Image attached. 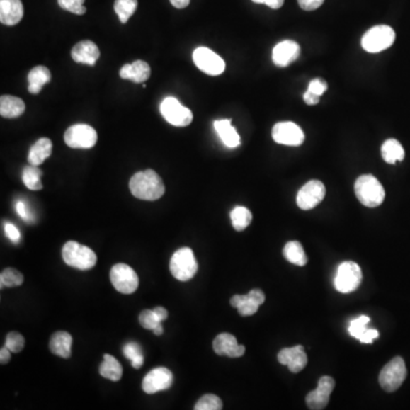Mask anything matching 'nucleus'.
<instances>
[{
    "instance_id": "obj_32",
    "label": "nucleus",
    "mask_w": 410,
    "mask_h": 410,
    "mask_svg": "<svg viewBox=\"0 0 410 410\" xmlns=\"http://www.w3.org/2000/svg\"><path fill=\"white\" fill-rule=\"evenodd\" d=\"M41 176L42 172L38 166H31L24 168L22 173V181L24 185L31 190H40L42 189V183H41Z\"/></svg>"
},
{
    "instance_id": "obj_12",
    "label": "nucleus",
    "mask_w": 410,
    "mask_h": 410,
    "mask_svg": "<svg viewBox=\"0 0 410 410\" xmlns=\"http://www.w3.org/2000/svg\"><path fill=\"white\" fill-rule=\"evenodd\" d=\"M326 195L325 185L319 181H310L303 185L297 195V207L304 211L314 209L321 203Z\"/></svg>"
},
{
    "instance_id": "obj_49",
    "label": "nucleus",
    "mask_w": 410,
    "mask_h": 410,
    "mask_svg": "<svg viewBox=\"0 0 410 410\" xmlns=\"http://www.w3.org/2000/svg\"><path fill=\"white\" fill-rule=\"evenodd\" d=\"M155 314H156L157 318L160 319V321H163V320H166L168 318V310L166 309L163 308V307H156L154 309Z\"/></svg>"
},
{
    "instance_id": "obj_34",
    "label": "nucleus",
    "mask_w": 410,
    "mask_h": 410,
    "mask_svg": "<svg viewBox=\"0 0 410 410\" xmlns=\"http://www.w3.org/2000/svg\"><path fill=\"white\" fill-rule=\"evenodd\" d=\"M24 277L20 271L14 268H7L0 275V285L3 287H16L23 284Z\"/></svg>"
},
{
    "instance_id": "obj_48",
    "label": "nucleus",
    "mask_w": 410,
    "mask_h": 410,
    "mask_svg": "<svg viewBox=\"0 0 410 410\" xmlns=\"http://www.w3.org/2000/svg\"><path fill=\"white\" fill-rule=\"evenodd\" d=\"M263 4L271 9H280L284 5V0H263Z\"/></svg>"
},
{
    "instance_id": "obj_8",
    "label": "nucleus",
    "mask_w": 410,
    "mask_h": 410,
    "mask_svg": "<svg viewBox=\"0 0 410 410\" xmlns=\"http://www.w3.org/2000/svg\"><path fill=\"white\" fill-rule=\"evenodd\" d=\"M98 135L88 125H74L65 131L64 140L71 149H91L96 145Z\"/></svg>"
},
{
    "instance_id": "obj_6",
    "label": "nucleus",
    "mask_w": 410,
    "mask_h": 410,
    "mask_svg": "<svg viewBox=\"0 0 410 410\" xmlns=\"http://www.w3.org/2000/svg\"><path fill=\"white\" fill-rule=\"evenodd\" d=\"M363 280V273L358 263L346 261L341 263L335 276V288L341 293L348 294L355 291Z\"/></svg>"
},
{
    "instance_id": "obj_52",
    "label": "nucleus",
    "mask_w": 410,
    "mask_h": 410,
    "mask_svg": "<svg viewBox=\"0 0 410 410\" xmlns=\"http://www.w3.org/2000/svg\"><path fill=\"white\" fill-rule=\"evenodd\" d=\"M256 4H263V0H252Z\"/></svg>"
},
{
    "instance_id": "obj_42",
    "label": "nucleus",
    "mask_w": 410,
    "mask_h": 410,
    "mask_svg": "<svg viewBox=\"0 0 410 410\" xmlns=\"http://www.w3.org/2000/svg\"><path fill=\"white\" fill-rule=\"evenodd\" d=\"M309 91L316 93L318 96H321L326 91H327V84L321 79H314L310 84H309Z\"/></svg>"
},
{
    "instance_id": "obj_13",
    "label": "nucleus",
    "mask_w": 410,
    "mask_h": 410,
    "mask_svg": "<svg viewBox=\"0 0 410 410\" xmlns=\"http://www.w3.org/2000/svg\"><path fill=\"white\" fill-rule=\"evenodd\" d=\"M271 135L273 139L280 145L300 146L304 142V132L302 129L290 121L273 125Z\"/></svg>"
},
{
    "instance_id": "obj_16",
    "label": "nucleus",
    "mask_w": 410,
    "mask_h": 410,
    "mask_svg": "<svg viewBox=\"0 0 410 410\" xmlns=\"http://www.w3.org/2000/svg\"><path fill=\"white\" fill-rule=\"evenodd\" d=\"M335 387V381L329 376H323L318 382L316 390L309 393L306 398L308 407L312 410L325 409L329 404V397L332 394Z\"/></svg>"
},
{
    "instance_id": "obj_33",
    "label": "nucleus",
    "mask_w": 410,
    "mask_h": 410,
    "mask_svg": "<svg viewBox=\"0 0 410 410\" xmlns=\"http://www.w3.org/2000/svg\"><path fill=\"white\" fill-rule=\"evenodd\" d=\"M138 0H115L114 12L117 13L121 23H127L129 18L136 12Z\"/></svg>"
},
{
    "instance_id": "obj_31",
    "label": "nucleus",
    "mask_w": 410,
    "mask_h": 410,
    "mask_svg": "<svg viewBox=\"0 0 410 410\" xmlns=\"http://www.w3.org/2000/svg\"><path fill=\"white\" fill-rule=\"evenodd\" d=\"M230 219L233 224L234 229L241 232L245 228H248L252 222V213L250 210L244 207H236L230 212Z\"/></svg>"
},
{
    "instance_id": "obj_47",
    "label": "nucleus",
    "mask_w": 410,
    "mask_h": 410,
    "mask_svg": "<svg viewBox=\"0 0 410 410\" xmlns=\"http://www.w3.org/2000/svg\"><path fill=\"white\" fill-rule=\"evenodd\" d=\"M11 360V350L7 346H4L3 349L0 350V363L5 365Z\"/></svg>"
},
{
    "instance_id": "obj_22",
    "label": "nucleus",
    "mask_w": 410,
    "mask_h": 410,
    "mask_svg": "<svg viewBox=\"0 0 410 410\" xmlns=\"http://www.w3.org/2000/svg\"><path fill=\"white\" fill-rule=\"evenodd\" d=\"M120 76L135 84H144L151 76V67L146 62L135 61L132 64H125L121 67Z\"/></svg>"
},
{
    "instance_id": "obj_25",
    "label": "nucleus",
    "mask_w": 410,
    "mask_h": 410,
    "mask_svg": "<svg viewBox=\"0 0 410 410\" xmlns=\"http://www.w3.org/2000/svg\"><path fill=\"white\" fill-rule=\"evenodd\" d=\"M52 140L48 138H40L30 149L28 161L31 166H41L52 155Z\"/></svg>"
},
{
    "instance_id": "obj_2",
    "label": "nucleus",
    "mask_w": 410,
    "mask_h": 410,
    "mask_svg": "<svg viewBox=\"0 0 410 410\" xmlns=\"http://www.w3.org/2000/svg\"><path fill=\"white\" fill-rule=\"evenodd\" d=\"M355 192L359 202L367 207H380L385 201V188L372 175L360 176L355 181Z\"/></svg>"
},
{
    "instance_id": "obj_30",
    "label": "nucleus",
    "mask_w": 410,
    "mask_h": 410,
    "mask_svg": "<svg viewBox=\"0 0 410 410\" xmlns=\"http://www.w3.org/2000/svg\"><path fill=\"white\" fill-rule=\"evenodd\" d=\"M381 152L383 160L389 164H394L404 159V147L397 139L385 140V144L382 145Z\"/></svg>"
},
{
    "instance_id": "obj_46",
    "label": "nucleus",
    "mask_w": 410,
    "mask_h": 410,
    "mask_svg": "<svg viewBox=\"0 0 410 410\" xmlns=\"http://www.w3.org/2000/svg\"><path fill=\"white\" fill-rule=\"evenodd\" d=\"M303 99L304 102L308 105H316L319 103L320 96L316 95V93H312V91H307L303 95Z\"/></svg>"
},
{
    "instance_id": "obj_27",
    "label": "nucleus",
    "mask_w": 410,
    "mask_h": 410,
    "mask_svg": "<svg viewBox=\"0 0 410 410\" xmlns=\"http://www.w3.org/2000/svg\"><path fill=\"white\" fill-rule=\"evenodd\" d=\"M28 80H29V88H28L29 93L37 95L40 93L44 86L52 80V74L46 67L39 65L30 71Z\"/></svg>"
},
{
    "instance_id": "obj_1",
    "label": "nucleus",
    "mask_w": 410,
    "mask_h": 410,
    "mask_svg": "<svg viewBox=\"0 0 410 410\" xmlns=\"http://www.w3.org/2000/svg\"><path fill=\"white\" fill-rule=\"evenodd\" d=\"M130 192L135 198L144 201H156L162 198L166 187L160 176L154 170L137 172L129 183Z\"/></svg>"
},
{
    "instance_id": "obj_50",
    "label": "nucleus",
    "mask_w": 410,
    "mask_h": 410,
    "mask_svg": "<svg viewBox=\"0 0 410 410\" xmlns=\"http://www.w3.org/2000/svg\"><path fill=\"white\" fill-rule=\"evenodd\" d=\"M170 3H171L172 6L176 7V8L183 9L188 6L190 0H170Z\"/></svg>"
},
{
    "instance_id": "obj_36",
    "label": "nucleus",
    "mask_w": 410,
    "mask_h": 410,
    "mask_svg": "<svg viewBox=\"0 0 410 410\" xmlns=\"http://www.w3.org/2000/svg\"><path fill=\"white\" fill-rule=\"evenodd\" d=\"M370 323V318L368 317V316H365V314H361V316L352 320L351 323H350V335H351L352 338L359 340V338L364 335V333L366 332L367 329H368L367 326H368Z\"/></svg>"
},
{
    "instance_id": "obj_38",
    "label": "nucleus",
    "mask_w": 410,
    "mask_h": 410,
    "mask_svg": "<svg viewBox=\"0 0 410 410\" xmlns=\"http://www.w3.org/2000/svg\"><path fill=\"white\" fill-rule=\"evenodd\" d=\"M84 4H85V0H59L61 8L76 15H84L87 12Z\"/></svg>"
},
{
    "instance_id": "obj_41",
    "label": "nucleus",
    "mask_w": 410,
    "mask_h": 410,
    "mask_svg": "<svg viewBox=\"0 0 410 410\" xmlns=\"http://www.w3.org/2000/svg\"><path fill=\"white\" fill-rule=\"evenodd\" d=\"M15 210L16 212L20 215L21 218L25 220L26 222H33V215L30 213L29 207L26 205L24 201H18L15 203Z\"/></svg>"
},
{
    "instance_id": "obj_15",
    "label": "nucleus",
    "mask_w": 410,
    "mask_h": 410,
    "mask_svg": "<svg viewBox=\"0 0 410 410\" xmlns=\"http://www.w3.org/2000/svg\"><path fill=\"white\" fill-rule=\"evenodd\" d=\"M265 293L256 288L246 295H234L230 299V304L239 310L241 316H252L259 310V307L265 302Z\"/></svg>"
},
{
    "instance_id": "obj_20",
    "label": "nucleus",
    "mask_w": 410,
    "mask_h": 410,
    "mask_svg": "<svg viewBox=\"0 0 410 410\" xmlns=\"http://www.w3.org/2000/svg\"><path fill=\"white\" fill-rule=\"evenodd\" d=\"M99 55L101 52H99L98 47L91 40L80 41L73 47L72 52H71L73 61L81 63V64L91 65V67L96 64Z\"/></svg>"
},
{
    "instance_id": "obj_5",
    "label": "nucleus",
    "mask_w": 410,
    "mask_h": 410,
    "mask_svg": "<svg viewBox=\"0 0 410 410\" xmlns=\"http://www.w3.org/2000/svg\"><path fill=\"white\" fill-rule=\"evenodd\" d=\"M396 40V33L389 25L374 26L365 33L361 46L366 52H380L392 46Z\"/></svg>"
},
{
    "instance_id": "obj_44",
    "label": "nucleus",
    "mask_w": 410,
    "mask_h": 410,
    "mask_svg": "<svg viewBox=\"0 0 410 410\" xmlns=\"http://www.w3.org/2000/svg\"><path fill=\"white\" fill-rule=\"evenodd\" d=\"M325 0H297L300 7L304 11H314L323 5Z\"/></svg>"
},
{
    "instance_id": "obj_26",
    "label": "nucleus",
    "mask_w": 410,
    "mask_h": 410,
    "mask_svg": "<svg viewBox=\"0 0 410 410\" xmlns=\"http://www.w3.org/2000/svg\"><path fill=\"white\" fill-rule=\"evenodd\" d=\"M72 336L67 332L54 333L50 341V349L54 355L62 358H70Z\"/></svg>"
},
{
    "instance_id": "obj_9",
    "label": "nucleus",
    "mask_w": 410,
    "mask_h": 410,
    "mask_svg": "<svg viewBox=\"0 0 410 410\" xmlns=\"http://www.w3.org/2000/svg\"><path fill=\"white\" fill-rule=\"evenodd\" d=\"M160 111L166 123L175 127H187L193 121V113L175 97H166L160 105Z\"/></svg>"
},
{
    "instance_id": "obj_7",
    "label": "nucleus",
    "mask_w": 410,
    "mask_h": 410,
    "mask_svg": "<svg viewBox=\"0 0 410 410\" xmlns=\"http://www.w3.org/2000/svg\"><path fill=\"white\" fill-rule=\"evenodd\" d=\"M406 377H407V368H406L404 359L396 357L383 367L378 381L383 387V390L387 392H394L402 387Z\"/></svg>"
},
{
    "instance_id": "obj_28",
    "label": "nucleus",
    "mask_w": 410,
    "mask_h": 410,
    "mask_svg": "<svg viewBox=\"0 0 410 410\" xmlns=\"http://www.w3.org/2000/svg\"><path fill=\"white\" fill-rule=\"evenodd\" d=\"M99 374L110 381L118 382L123 377V366L113 355H105L104 360L99 366Z\"/></svg>"
},
{
    "instance_id": "obj_3",
    "label": "nucleus",
    "mask_w": 410,
    "mask_h": 410,
    "mask_svg": "<svg viewBox=\"0 0 410 410\" xmlns=\"http://www.w3.org/2000/svg\"><path fill=\"white\" fill-rule=\"evenodd\" d=\"M62 256L65 263L79 271H89L97 263V256L91 249L78 241H70L65 243L62 250Z\"/></svg>"
},
{
    "instance_id": "obj_24",
    "label": "nucleus",
    "mask_w": 410,
    "mask_h": 410,
    "mask_svg": "<svg viewBox=\"0 0 410 410\" xmlns=\"http://www.w3.org/2000/svg\"><path fill=\"white\" fill-rule=\"evenodd\" d=\"M25 111V104L18 97L11 95H3L0 97V114L7 119H15L22 115Z\"/></svg>"
},
{
    "instance_id": "obj_21",
    "label": "nucleus",
    "mask_w": 410,
    "mask_h": 410,
    "mask_svg": "<svg viewBox=\"0 0 410 410\" xmlns=\"http://www.w3.org/2000/svg\"><path fill=\"white\" fill-rule=\"evenodd\" d=\"M23 4L21 0H0V22L5 25H16L23 18Z\"/></svg>"
},
{
    "instance_id": "obj_35",
    "label": "nucleus",
    "mask_w": 410,
    "mask_h": 410,
    "mask_svg": "<svg viewBox=\"0 0 410 410\" xmlns=\"http://www.w3.org/2000/svg\"><path fill=\"white\" fill-rule=\"evenodd\" d=\"M123 355H125V358L131 360V366L136 370H139L140 367L143 366L144 355L139 344L135 343V342L125 344L123 346Z\"/></svg>"
},
{
    "instance_id": "obj_11",
    "label": "nucleus",
    "mask_w": 410,
    "mask_h": 410,
    "mask_svg": "<svg viewBox=\"0 0 410 410\" xmlns=\"http://www.w3.org/2000/svg\"><path fill=\"white\" fill-rule=\"evenodd\" d=\"M193 61L196 67L209 76H219L226 70L224 59L207 47H198L193 52Z\"/></svg>"
},
{
    "instance_id": "obj_39",
    "label": "nucleus",
    "mask_w": 410,
    "mask_h": 410,
    "mask_svg": "<svg viewBox=\"0 0 410 410\" xmlns=\"http://www.w3.org/2000/svg\"><path fill=\"white\" fill-rule=\"evenodd\" d=\"M24 346H25V340L20 333L11 332L7 335L5 346H7L13 353H18V352L22 351Z\"/></svg>"
},
{
    "instance_id": "obj_19",
    "label": "nucleus",
    "mask_w": 410,
    "mask_h": 410,
    "mask_svg": "<svg viewBox=\"0 0 410 410\" xmlns=\"http://www.w3.org/2000/svg\"><path fill=\"white\" fill-rule=\"evenodd\" d=\"M300 46L293 40H284L277 44L273 50V62L276 67H285L297 61Z\"/></svg>"
},
{
    "instance_id": "obj_45",
    "label": "nucleus",
    "mask_w": 410,
    "mask_h": 410,
    "mask_svg": "<svg viewBox=\"0 0 410 410\" xmlns=\"http://www.w3.org/2000/svg\"><path fill=\"white\" fill-rule=\"evenodd\" d=\"M380 336V333L376 329H367L366 332L364 333V335L359 338L361 343L365 344H370L372 343V341L376 340V338Z\"/></svg>"
},
{
    "instance_id": "obj_51",
    "label": "nucleus",
    "mask_w": 410,
    "mask_h": 410,
    "mask_svg": "<svg viewBox=\"0 0 410 410\" xmlns=\"http://www.w3.org/2000/svg\"><path fill=\"white\" fill-rule=\"evenodd\" d=\"M153 332H154V334L157 335V336H160V335H162L163 334L162 324H159V325H157L156 327H155V329H153Z\"/></svg>"
},
{
    "instance_id": "obj_4",
    "label": "nucleus",
    "mask_w": 410,
    "mask_h": 410,
    "mask_svg": "<svg viewBox=\"0 0 410 410\" xmlns=\"http://www.w3.org/2000/svg\"><path fill=\"white\" fill-rule=\"evenodd\" d=\"M198 265L195 256L189 248L176 251L170 261V271L176 280L187 282L198 273Z\"/></svg>"
},
{
    "instance_id": "obj_18",
    "label": "nucleus",
    "mask_w": 410,
    "mask_h": 410,
    "mask_svg": "<svg viewBox=\"0 0 410 410\" xmlns=\"http://www.w3.org/2000/svg\"><path fill=\"white\" fill-rule=\"evenodd\" d=\"M278 361L285 365L292 372H300L306 368L308 357L302 346L286 348L278 353Z\"/></svg>"
},
{
    "instance_id": "obj_40",
    "label": "nucleus",
    "mask_w": 410,
    "mask_h": 410,
    "mask_svg": "<svg viewBox=\"0 0 410 410\" xmlns=\"http://www.w3.org/2000/svg\"><path fill=\"white\" fill-rule=\"evenodd\" d=\"M139 323L140 325L143 326L144 329H152V331H153V329H154L159 324L162 323V321H160V319L157 318L154 310H144V312L139 314Z\"/></svg>"
},
{
    "instance_id": "obj_14",
    "label": "nucleus",
    "mask_w": 410,
    "mask_h": 410,
    "mask_svg": "<svg viewBox=\"0 0 410 410\" xmlns=\"http://www.w3.org/2000/svg\"><path fill=\"white\" fill-rule=\"evenodd\" d=\"M172 382H173L172 372L166 367H157L145 376L142 387L144 392L154 394L160 391L168 390L171 387Z\"/></svg>"
},
{
    "instance_id": "obj_43",
    "label": "nucleus",
    "mask_w": 410,
    "mask_h": 410,
    "mask_svg": "<svg viewBox=\"0 0 410 410\" xmlns=\"http://www.w3.org/2000/svg\"><path fill=\"white\" fill-rule=\"evenodd\" d=\"M4 228H5V234H6L7 237H8L13 243H18V241H20L21 233L16 226L7 222V224H5V227Z\"/></svg>"
},
{
    "instance_id": "obj_29",
    "label": "nucleus",
    "mask_w": 410,
    "mask_h": 410,
    "mask_svg": "<svg viewBox=\"0 0 410 410\" xmlns=\"http://www.w3.org/2000/svg\"><path fill=\"white\" fill-rule=\"evenodd\" d=\"M283 254L285 256V259L288 262H291L293 265L303 267L308 263V258H307L304 250H303L302 245L300 241H288L285 245V248L283 250Z\"/></svg>"
},
{
    "instance_id": "obj_17",
    "label": "nucleus",
    "mask_w": 410,
    "mask_h": 410,
    "mask_svg": "<svg viewBox=\"0 0 410 410\" xmlns=\"http://www.w3.org/2000/svg\"><path fill=\"white\" fill-rule=\"evenodd\" d=\"M213 350L218 355H226L229 358H239L244 355L245 346H241L234 335L222 333L213 341Z\"/></svg>"
},
{
    "instance_id": "obj_23",
    "label": "nucleus",
    "mask_w": 410,
    "mask_h": 410,
    "mask_svg": "<svg viewBox=\"0 0 410 410\" xmlns=\"http://www.w3.org/2000/svg\"><path fill=\"white\" fill-rule=\"evenodd\" d=\"M213 125L222 143L227 146L228 149H235L241 145V137L232 125V120H217Z\"/></svg>"
},
{
    "instance_id": "obj_10",
    "label": "nucleus",
    "mask_w": 410,
    "mask_h": 410,
    "mask_svg": "<svg viewBox=\"0 0 410 410\" xmlns=\"http://www.w3.org/2000/svg\"><path fill=\"white\" fill-rule=\"evenodd\" d=\"M111 283L114 288L123 294H132L139 285L136 271L125 263H118L112 268Z\"/></svg>"
},
{
    "instance_id": "obj_37",
    "label": "nucleus",
    "mask_w": 410,
    "mask_h": 410,
    "mask_svg": "<svg viewBox=\"0 0 410 410\" xmlns=\"http://www.w3.org/2000/svg\"><path fill=\"white\" fill-rule=\"evenodd\" d=\"M196 410H220L222 409V402L215 394H205L195 404Z\"/></svg>"
}]
</instances>
